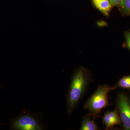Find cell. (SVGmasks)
<instances>
[{"label":"cell","mask_w":130,"mask_h":130,"mask_svg":"<svg viewBox=\"0 0 130 130\" xmlns=\"http://www.w3.org/2000/svg\"><path fill=\"white\" fill-rule=\"evenodd\" d=\"M88 113L83 116L81 121L80 130H98L101 129L98 125L91 119Z\"/></svg>","instance_id":"obj_6"},{"label":"cell","mask_w":130,"mask_h":130,"mask_svg":"<svg viewBox=\"0 0 130 130\" xmlns=\"http://www.w3.org/2000/svg\"><path fill=\"white\" fill-rule=\"evenodd\" d=\"M125 36L126 45L130 51V32H126Z\"/></svg>","instance_id":"obj_10"},{"label":"cell","mask_w":130,"mask_h":130,"mask_svg":"<svg viewBox=\"0 0 130 130\" xmlns=\"http://www.w3.org/2000/svg\"><path fill=\"white\" fill-rule=\"evenodd\" d=\"M102 118L103 123L105 126L106 130L112 129L115 126L121 124V119L116 107L113 111H106Z\"/></svg>","instance_id":"obj_5"},{"label":"cell","mask_w":130,"mask_h":130,"mask_svg":"<svg viewBox=\"0 0 130 130\" xmlns=\"http://www.w3.org/2000/svg\"><path fill=\"white\" fill-rule=\"evenodd\" d=\"M115 86L116 88H119L130 89V74L121 77Z\"/></svg>","instance_id":"obj_8"},{"label":"cell","mask_w":130,"mask_h":130,"mask_svg":"<svg viewBox=\"0 0 130 130\" xmlns=\"http://www.w3.org/2000/svg\"><path fill=\"white\" fill-rule=\"evenodd\" d=\"M2 86H1V87H0V89H1V88H2Z\"/></svg>","instance_id":"obj_12"},{"label":"cell","mask_w":130,"mask_h":130,"mask_svg":"<svg viewBox=\"0 0 130 130\" xmlns=\"http://www.w3.org/2000/svg\"><path fill=\"white\" fill-rule=\"evenodd\" d=\"M93 5L100 11L108 16L112 6L109 0H91Z\"/></svg>","instance_id":"obj_7"},{"label":"cell","mask_w":130,"mask_h":130,"mask_svg":"<svg viewBox=\"0 0 130 130\" xmlns=\"http://www.w3.org/2000/svg\"><path fill=\"white\" fill-rule=\"evenodd\" d=\"M112 7L114 6L120 5L122 0H109Z\"/></svg>","instance_id":"obj_11"},{"label":"cell","mask_w":130,"mask_h":130,"mask_svg":"<svg viewBox=\"0 0 130 130\" xmlns=\"http://www.w3.org/2000/svg\"><path fill=\"white\" fill-rule=\"evenodd\" d=\"M11 126L12 129L16 130L43 129L37 119L34 116L28 114L22 115L12 120Z\"/></svg>","instance_id":"obj_4"},{"label":"cell","mask_w":130,"mask_h":130,"mask_svg":"<svg viewBox=\"0 0 130 130\" xmlns=\"http://www.w3.org/2000/svg\"><path fill=\"white\" fill-rule=\"evenodd\" d=\"M116 107L121 119L123 129L130 130V98L124 92L118 93Z\"/></svg>","instance_id":"obj_3"},{"label":"cell","mask_w":130,"mask_h":130,"mask_svg":"<svg viewBox=\"0 0 130 130\" xmlns=\"http://www.w3.org/2000/svg\"><path fill=\"white\" fill-rule=\"evenodd\" d=\"M93 79L92 73L83 67L77 68L73 73L67 95L66 109L72 113L88 89Z\"/></svg>","instance_id":"obj_1"},{"label":"cell","mask_w":130,"mask_h":130,"mask_svg":"<svg viewBox=\"0 0 130 130\" xmlns=\"http://www.w3.org/2000/svg\"><path fill=\"white\" fill-rule=\"evenodd\" d=\"M115 86L107 84L99 85L95 91L89 98L84 105L85 109H87L89 115L93 119L101 117L103 109L109 105L108 94L115 90Z\"/></svg>","instance_id":"obj_2"},{"label":"cell","mask_w":130,"mask_h":130,"mask_svg":"<svg viewBox=\"0 0 130 130\" xmlns=\"http://www.w3.org/2000/svg\"><path fill=\"white\" fill-rule=\"evenodd\" d=\"M120 5L124 12L130 14V0H122Z\"/></svg>","instance_id":"obj_9"}]
</instances>
